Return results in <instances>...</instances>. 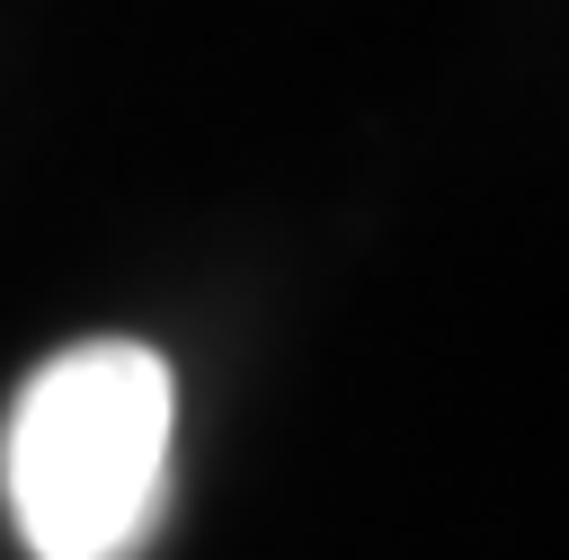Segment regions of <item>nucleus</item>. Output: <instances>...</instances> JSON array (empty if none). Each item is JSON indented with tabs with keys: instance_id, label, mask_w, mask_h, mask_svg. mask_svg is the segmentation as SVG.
<instances>
[{
	"instance_id": "f257e3e1",
	"label": "nucleus",
	"mask_w": 569,
	"mask_h": 560,
	"mask_svg": "<svg viewBox=\"0 0 569 560\" xmlns=\"http://www.w3.org/2000/svg\"><path fill=\"white\" fill-rule=\"evenodd\" d=\"M178 373L142 338L62 347L18 382L0 498L27 560H133L169 507Z\"/></svg>"
}]
</instances>
